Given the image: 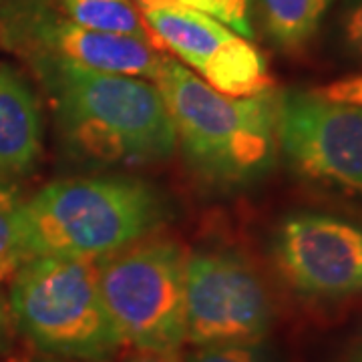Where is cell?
Segmentation results:
<instances>
[{
    "mask_svg": "<svg viewBox=\"0 0 362 362\" xmlns=\"http://www.w3.org/2000/svg\"><path fill=\"white\" fill-rule=\"evenodd\" d=\"M51 103L71 156L111 168L168 161L177 149L165 101L151 81L52 57L26 61Z\"/></svg>",
    "mask_w": 362,
    "mask_h": 362,
    "instance_id": "1",
    "label": "cell"
},
{
    "mask_svg": "<svg viewBox=\"0 0 362 362\" xmlns=\"http://www.w3.org/2000/svg\"><path fill=\"white\" fill-rule=\"evenodd\" d=\"M153 85L165 101L181 156L209 187L244 189L276 168L278 90L223 95L171 54H165Z\"/></svg>",
    "mask_w": 362,
    "mask_h": 362,
    "instance_id": "2",
    "label": "cell"
},
{
    "mask_svg": "<svg viewBox=\"0 0 362 362\" xmlns=\"http://www.w3.org/2000/svg\"><path fill=\"white\" fill-rule=\"evenodd\" d=\"M173 216L156 183L131 173L65 177L26 197L23 244L26 258L97 259L159 232Z\"/></svg>",
    "mask_w": 362,
    "mask_h": 362,
    "instance_id": "3",
    "label": "cell"
},
{
    "mask_svg": "<svg viewBox=\"0 0 362 362\" xmlns=\"http://www.w3.org/2000/svg\"><path fill=\"white\" fill-rule=\"evenodd\" d=\"M8 306L14 330L49 356L105 362L125 346L89 259L28 258L11 278Z\"/></svg>",
    "mask_w": 362,
    "mask_h": 362,
    "instance_id": "4",
    "label": "cell"
},
{
    "mask_svg": "<svg viewBox=\"0 0 362 362\" xmlns=\"http://www.w3.org/2000/svg\"><path fill=\"white\" fill-rule=\"evenodd\" d=\"M187 250L163 235H147L97 259L109 318L125 346L180 352L185 338Z\"/></svg>",
    "mask_w": 362,
    "mask_h": 362,
    "instance_id": "5",
    "label": "cell"
},
{
    "mask_svg": "<svg viewBox=\"0 0 362 362\" xmlns=\"http://www.w3.org/2000/svg\"><path fill=\"white\" fill-rule=\"evenodd\" d=\"M278 147L300 180L362 197V107L316 90H278Z\"/></svg>",
    "mask_w": 362,
    "mask_h": 362,
    "instance_id": "6",
    "label": "cell"
},
{
    "mask_svg": "<svg viewBox=\"0 0 362 362\" xmlns=\"http://www.w3.org/2000/svg\"><path fill=\"white\" fill-rule=\"evenodd\" d=\"M274 322L268 288L233 250H199L185 264V338L194 346L262 342Z\"/></svg>",
    "mask_w": 362,
    "mask_h": 362,
    "instance_id": "7",
    "label": "cell"
},
{
    "mask_svg": "<svg viewBox=\"0 0 362 362\" xmlns=\"http://www.w3.org/2000/svg\"><path fill=\"white\" fill-rule=\"evenodd\" d=\"M159 49L209 87L230 97L274 89L266 57L254 40L177 0H133Z\"/></svg>",
    "mask_w": 362,
    "mask_h": 362,
    "instance_id": "8",
    "label": "cell"
},
{
    "mask_svg": "<svg viewBox=\"0 0 362 362\" xmlns=\"http://www.w3.org/2000/svg\"><path fill=\"white\" fill-rule=\"evenodd\" d=\"M0 45L25 61L52 57L151 83L168 54L143 40L77 25L61 13L54 0H2Z\"/></svg>",
    "mask_w": 362,
    "mask_h": 362,
    "instance_id": "9",
    "label": "cell"
},
{
    "mask_svg": "<svg viewBox=\"0 0 362 362\" xmlns=\"http://www.w3.org/2000/svg\"><path fill=\"white\" fill-rule=\"evenodd\" d=\"M282 284L308 302L362 300V226L332 214L294 211L270 240Z\"/></svg>",
    "mask_w": 362,
    "mask_h": 362,
    "instance_id": "10",
    "label": "cell"
},
{
    "mask_svg": "<svg viewBox=\"0 0 362 362\" xmlns=\"http://www.w3.org/2000/svg\"><path fill=\"white\" fill-rule=\"evenodd\" d=\"M37 95L13 66L0 65V181L30 173L42 156Z\"/></svg>",
    "mask_w": 362,
    "mask_h": 362,
    "instance_id": "11",
    "label": "cell"
},
{
    "mask_svg": "<svg viewBox=\"0 0 362 362\" xmlns=\"http://www.w3.org/2000/svg\"><path fill=\"white\" fill-rule=\"evenodd\" d=\"M337 0H254V16L276 49L300 52L318 35Z\"/></svg>",
    "mask_w": 362,
    "mask_h": 362,
    "instance_id": "12",
    "label": "cell"
},
{
    "mask_svg": "<svg viewBox=\"0 0 362 362\" xmlns=\"http://www.w3.org/2000/svg\"><path fill=\"white\" fill-rule=\"evenodd\" d=\"M61 13L73 23L107 35L131 37L149 45H159L143 23L133 0H54Z\"/></svg>",
    "mask_w": 362,
    "mask_h": 362,
    "instance_id": "13",
    "label": "cell"
},
{
    "mask_svg": "<svg viewBox=\"0 0 362 362\" xmlns=\"http://www.w3.org/2000/svg\"><path fill=\"white\" fill-rule=\"evenodd\" d=\"M25 199L14 181H0V282L11 280L18 266L28 259L23 244Z\"/></svg>",
    "mask_w": 362,
    "mask_h": 362,
    "instance_id": "14",
    "label": "cell"
},
{
    "mask_svg": "<svg viewBox=\"0 0 362 362\" xmlns=\"http://www.w3.org/2000/svg\"><path fill=\"white\" fill-rule=\"evenodd\" d=\"M177 2L218 18L246 39H256L254 0H177Z\"/></svg>",
    "mask_w": 362,
    "mask_h": 362,
    "instance_id": "15",
    "label": "cell"
},
{
    "mask_svg": "<svg viewBox=\"0 0 362 362\" xmlns=\"http://www.w3.org/2000/svg\"><path fill=\"white\" fill-rule=\"evenodd\" d=\"M183 358L185 362H274L262 342L195 346V350Z\"/></svg>",
    "mask_w": 362,
    "mask_h": 362,
    "instance_id": "16",
    "label": "cell"
},
{
    "mask_svg": "<svg viewBox=\"0 0 362 362\" xmlns=\"http://www.w3.org/2000/svg\"><path fill=\"white\" fill-rule=\"evenodd\" d=\"M338 40L344 54L362 63V0H344L338 14Z\"/></svg>",
    "mask_w": 362,
    "mask_h": 362,
    "instance_id": "17",
    "label": "cell"
},
{
    "mask_svg": "<svg viewBox=\"0 0 362 362\" xmlns=\"http://www.w3.org/2000/svg\"><path fill=\"white\" fill-rule=\"evenodd\" d=\"M316 93H320L326 99H332L338 103H349L358 105L362 107V73L361 75H350V77H342L322 85L318 89H314Z\"/></svg>",
    "mask_w": 362,
    "mask_h": 362,
    "instance_id": "18",
    "label": "cell"
},
{
    "mask_svg": "<svg viewBox=\"0 0 362 362\" xmlns=\"http://www.w3.org/2000/svg\"><path fill=\"white\" fill-rule=\"evenodd\" d=\"M14 334V322L13 314H11V306H8V294L4 292L2 282H0V352L6 350L11 344Z\"/></svg>",
    "mask_w": 362,
    "mask_h": 362,
    "instance_id": "19",
    "label": "cell"
},
{
    "mask_svg": "<svg viewBox=\"0 0 362 362\" xmlns=\"http://www.w3.org/2000/svg\"><path fill=\"white\" fill-rule=\"evenodd\" d=\"M125 362H185L180 352H153V350H135Z\"/></svg>",
    "mask_w": 362,
    "mask_h": 362,
    "instance_id": "20",
    "label": "cell"
},
{
    "mask_svg": "<svg viewBox=\"0 0 362 362\" xmlns=\"http://www.w3.org/2000/svg\"><path fill=\"white\" fill-rule=\"evenodd\" d=\"M342 362H362V337H358L350 344V349L346 350Z\"/></svg>",
    "mask_w": 362,
    "mask_h": 362,
    "instance_id": "21",
    "label": "cell"
},
{
    "mask_svg": "<svg viewBox=\"0 0 362 362\" xmlns=\"http://www.w3.org/2000/svg\"><path fill=\"white\" fill-rule=\"evenodd\" d=\"M42 362H87V361H75V358H57V356H52V358H47V361Z\"/></svg>",
    "mask_w": 362,
    "mask_h": 362,
    "instance_id": "22",
    "label": "cell"
},
{
    "mask_svg": "<svg viewBox=\"0 0 362 362\" xmlns=\"http://www.w3.org/2000/svg\"><path fill=\"white\" fill-rule=\"evenodd\" d=\"M0 2H2V0H0Z\"/></svg>",
    "mask_w": 362,
    "mask_h": 362,
    "instance_id": "23",
    "label": "cell"
}]
</instances>
